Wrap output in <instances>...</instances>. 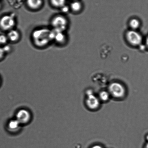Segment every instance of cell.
Returning a JSON list of instances; mask_svg holds the SVG:
<instances>
[{"label":"cell","instance_id":"cell-1","mask_svg":"<svg viewBox=\"0 0 148 148\" xmlns=\"http://www.w3.org/2000/svg\"><path fill=\"white\" fill-rule=\"evenodd\" d=\"M32 37L35 45L39 47H44L54 40V32L47 28L38 29L33 32Z\"/></svg>","mask_w":148,"mask_h":148},{"label":"cell","instance_id":"cell-2","mask_svg":"<svg viewBox=\"0 0 148 148\" xmlns=\"http://www.w3.org/2000/svg\"><path fill=\"white\" fill-rule=\"evenodd\" d=\"M110 95L115 98H123L126 94V89L121 83L114 82L109 85L108 90Z\"/></svg>","mask_w":148,"mask_h":148},{"label":"cell","instance_id":"cell-3","mask_svg":"<svg viewBox=\"0 0 148 148\" xmlns=\"http://www.w3.org/2000/svg\"><path fill=\"white\" fill-rule=\"evenodd\" d=\"M68 24V21L66 17L60 15L54 17L51 22L54 29L62 32H64L66 29Z\"/></svg>","mask_w":148,"mask_h":148},{"label":"cell","instance_id":"cell-4","mask_svg":"<svg viewBox=\"0 0 148 148\" xmlns=\"http://www.w3.org/2000/svg\"><path fill=\"white\" fill-rule=\"evenodd\" d=\"M14 17L11 15L4 16L0 19V27L5 31H10L15 25Z\"/></svg>","mask_w":148,"mask_h":148},{"label":"cell","instance_id":"cell-5","mask_svg":"<svg viewBox=\"0 0 148 148\" xmlns=\"http://www.w3.org/2000/svg\"><path fill=\"white\" fill-rule=\"evenodd\" d=\"M126 38L128 42L133 46L140 45L142 41L141 35L135 30L128 31L126 34Z\"/></svg>","mask_w":148,"mask_h":148},{"label":"cell","instance_id":"cell-6","mask_svg":"<svg viewBox=\"0 0 148 148\" xmlns=\"http://www.w3.org/2000/svg\"><path fill=\"white\" fill-rule=\"evenodd\" d=\"M16 117V119L21 125H24L28 124L31 121L32 115L28 110L21 109L17 112Z\"/></svg>","mask_w":148,"mask_h":148},{"label":"cell","instance_id":"cell-7","mask_svg":"<svg viewBox=\"0 0 148 148\" xmlns=\"http://www.w3.org/2000/svg\"><path fill=\"white\" fill-rule=\"evenodd\" d=\"M100 100L94 94L87 96L86 104L88 108L91 110H95L100 107Z\"/></svg>","mask_w":148,"mask_h":148},{"label":"cell","instance_id":"cell-8","mask_svg":"<svg viewBox=\"0 0 148 148\" xmlns=\"http://www.w3.org/2000/svg\"><path fill=\"white\" fill-rule=\"evenodd\" d=\"M53 31L54 33V40H55L58 44H64L66 41V36L64 32L58 31L54 29Z\"/></svg>","mask_w":148,"mask_h":148},{"label":"cell","instance_id":"cell-9","mask_svg":"<svg viewBox=\"0 0 148 148\" xmlns=\"http://www.w3.org/2000/svg\"><path fill=\"white\" fill-rule=\"evenodd\" d=\"M21 125L16 119L10 121L8 122L7 127L9 131L11 133H16L19 130Z\"/></svg>","mask_w":148,"mask_h":148},{"label":"cell","instance_id":"cell-10","mask_svg":"<svg viewBox=\"0 0 148 148\" xmlns=\"http://www.w3.org/2000/svg\"><path fill=\"white\" fill-rule=\"evenodd\" d=\"M8 40L15 42L19 39L20 34L19 32L17 30L12 29L10 31L7 35Z\"/></svg>","mask_w":148,"mask_h":148},{"label":"cell","instance_id":"cell-11","mask_svg":"<svg viewBox=\"0 0 148 148\" xmlns=\"http://www.w3.org/2000/svg\"><path fill=\"white\" fill-rule=\"evenodd\" d=\"M27 3L30 8L36 10L40 8L42 4V0H27Z\"/></svg>","mask_w":148,"mask_h":148},{"label":"cell","instance_id":"cell-12","mask_svg":"<svg viewBox=\"0 0 148 148\" xmlns=\"http://www.w3.org/2000/svg\"><path fill=\"white\" fill-rule=\"evenodd\" d=\"M110 95L108 91L102 90L99 94V98L100 101L106 102L108 101L110 97Z\"/></svg>","mask_w":148,"mask_h":148},{"label":"cell","instance_id":"cell-13","mask_svg":"<svg viewBox=\"0 0 148 148\" xmlns=\"http://www.w3.org/2000/svg\"><path fill=\"white\" fill-rule=\"evenodd\" d=\"M71 8L74 12H79L82 9V5L81 3L79 1H75L71 4Z\"/></svg>","mask_w":148,"mask_h":148},{"label":"cell","instance_id":"cell-14","mask_svg":"<svg viewBox=\"0 0 148 148\" xmlns=\"http://www.w3.org/2000/svg\"><path fill=\"white\" fill-rule=\"evenodd\" d=\"M52 5L56 8H62L65 5L66 0H51Z\"/></svg>","mask_w":148,"mask_h":148},{"label":"cell","instance_id":"cell-15","mask_svg":"<svg viewBox=\"0 0 148 148\" xmlns=\"http://www.w3.org/2000/svg\"><path fill=\"white\" fill-rule=\"evenodd\" d=\"M129 25L133 30H135L137 29L140 26V23L138 19H136V18H133L130 21Z\"/></svg>","mask_w":148,"mask_h":148},{"label":"cell","instance_id":"cell-16","mask_svg":"<svg viewBox=\"0 0 148 148\" xmlns=\"http://www.w3.org/2000/svg\"><path fill=\"white\" fill-rule=\"evenodd\" d=\"M8 40L7 36L4 34L0 35V44L4 45L6 44Z\"/></svg>","mask_w":148,"mask_h":148},{"label":"cell","instance_id":"cell-17","mask_svg":"<svg viewBox=\"0 0 148 148\" xmlns=\"http://www.w3.org/2000/svg\"><path fill=\"white\" fill-rule=\"evenodd\" d=\"M2 48L3 49L5 53H8V52H9L11 50V47L10 46L8 45H5Z\"/></svg>","mask_w":148,"mask_h":148},{"label":"cell","instance_id":"cell-18","mask_svg":"<svg viewBox=\"0 0 148 148\" xmlns=\"http://www.w3.org/2000/svg\"><path fill=\"white\" fill-rule=\"evenodd\" d=\"M5 54V53L4 52L2 47H0V60L3 58Z\"/></svg>","mask_w":148,"mask_h":148},{"label":"cell","instance_id":"cell-19","mask_svg":"<svg viewBox=\"0 0 148 148\" xmlns=\"http://www.w3.org/2000/svg\"><path fill=\"white\" fill-rule=\"evenodd\" d=\"M86 95L87 96L91 95L94 94L93 90L91 89H88L86 91Z\"/></svg>","mask_w":148,"mask_h":148},{"label":"cell","instance_id":"cell-20","mask_svg":"<svg viewBox=\"0 0 148 148\" xmlns=\"http://www.w3.org/2000/svg\"><path fill=\"white\" fill-rule=\"evenodd\" d=\"M62 10L63 12L64 13H67L68 12L69 10V8L68 6L64 5L62 8Z\"/></svg>","mask_w":148,"mask_h":148},{"label":"cell","instance_id":"cell-21","mask_svg":"<svg viewBox=\"0 0 148 148\" xmlns=\"http://www.w3.org/2000/svg\"><path fill=\"white\" fill-rule=\"evenodd\" d=\"M90 148H103V147L99 145H95L92 146Z\"/></svg>","mask_w":148,"mask_h":148},{"label":"cell","instance_id":"cell-22","mask_svg":"<svg viewBox=\"0 0 148 148\" xmlns=\"http://www.w3.org/2000/svg\"><path fill=\"white\" fill-rule=\"evenodd\" d=\"M145 44H146L147 47L148 49V36L147 37L146 40H145Z\"/></svg>","mask_w":148,"mask_h":148},{"label":"cell","instance_id":"cell-23","mask_svg":"<svg viewBox=\"0 0 148 148\" xmlns=\"http://www.w3.org/2000/svg\"><path fill=\"white\" fill-rule=\"evenodd\" d=\"M144 148H148V142L145 145Z\"/></svg>","mask_w":148,"mask_h":148},{"label":"cell","instance_id":"cell-24","mask_svg":"<svg viewBox=\"0 0 148 148\" xmlns=\"http://www.w3.org/2000/svg\"><path fill=\"white\" fill-rule=\"evenodd\" d=\"M146 140L147 141V142H148V134L146 136Z\"/></svg>","mask_w":148,"mask_h":148},{"label":"cell","instance_id":"cell-25","mask_svg":"<svg viewBox=\"0 0 148 148\" xmlns=\"http://www.w3.org/2000/svg\"><path fill=\"white\" fill-rule=\"evenodd\" d=\"M1 3H0V8H1Z\"/></svg>","mask_w":148,"mask_h":148},{"label":"cell","instance_id":"cell-26","mask_svg":"<svg viewBox=\"0 0 148 148\" xmlns=\"http://www.w3.org/2000/svg\"><path fill=\"white\" fill-rule=\"evenodd\" d=\"M0 83H1V80H0Z\"/></svg>","mask_w":148,"mask_h":148}]
</instances>
